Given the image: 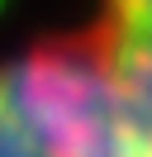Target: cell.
I'll return each mask as SVG.
<instances>
[{
	"mask_svg": "<svg viewBox=\"0 0 152 157\" xmlns=\"http://www.w3.org/2000/svg\"><path fill=\"white\" fill-rule=\"evenodd\" d=\"M0 157H147L95 19L0 52Z\"/></svg>",
	"mask_w": 152,
	"mask_h": 157,
	"instance_id": "1",
	"label": "cell"
},
{
	"mask_svg": "<svg viewBox=\"0 0 152 157\" xmlns=\"http://www.w3.org/2000/svg\"><path fill=\"white\" fill-rule=\"evenodd\" d=\"M90 19L104 38L114 76L152 157V0H100Z\"/></svg>",
	"mask_w": 152,
	"mask_h": 157,
	"instance_id": "2",
	"label": "cell"
}]
</instances>
